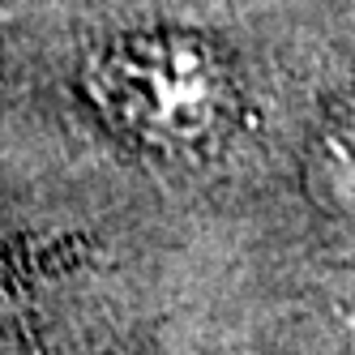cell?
Here are the masks:
<instances>
[{
    "mask_svg": "<svg viewBox=\"0 0 355 355\" xmlns=\"http://www.w3.org/2000/svg\"><path fill=\"white\" fill-rule=\"evenodd\" d=\"M86 94L120 133L159 150H197L236 116L232 60L184 26L129 31L94 47Z\"/></svg>",
    "mask_w": 355,
    "mask_h": 355,
    "instance_id": "cell-1",
    "label": "cell"
},
{
    "mask_svg": "<svg viewBox=\"0 0 355 355\" xmlns=\"http://www.w3.org/2000/svg\"><path fill=\"white\" fill-rule=\"evenodd\" d=\"M304 184L317 206L355 214V86L317 124L304 159Z\"/></svg>",
    "mask_w": 355,
    "mask_h": 355,
    "instance_id": "cell-2",
    "label": "cell"
}]
</instances>
